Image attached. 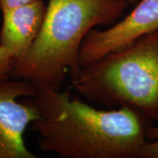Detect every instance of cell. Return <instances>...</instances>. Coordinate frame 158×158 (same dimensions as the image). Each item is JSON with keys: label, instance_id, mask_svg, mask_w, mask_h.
I'll use <instances>...</instances> for the list:
<instances>
[{"label": "cell", "instance_id": "6da1fadb", "mask_svg": "<svg viewBox=\"0 0 158 158\" xmlns=\"http://www.w3.org/2000/svg\"><path fill=\"white\" fill-rule=\"evenodd\" d=\"M31 123L42 152L64 158H139L151 120L127 106L100 110L68 90L37 87Z\"/></svg>", "mask_w": 158, "mask_h": 158}, {"label": "cell", "instance_id": "7a4b0ae2", "mask_svg": "<svg viewBox=\"0 0 158 158\" xmlns=\"http://www.w3.org/2000/svg\"><path fill=\"white\" fill-rule=\"evenodd\" d=\"M127 5L124 0H48L38 36L15 62L12 78L60 89L67 75L72 80L80 72L79 51L86 35L114 23Z\"/></svg>", "mask_w": 158, "mask_h": 158}, {"label": "cell", "instance_id": "3957f363", "mask_svg": "<svg viewBox=\"0 0 158 158\" xmlns=\"http://www.w3.org/2000/svg\"><path fill=\"white\" fill-rule=\"evenodd\" d=\"M71 81L90 101L130 107L158 121V30L82 67Z\"/></svg>", "mask_w": 158, "mask_h": 158}, {"label": "cell", "instance_id": "277c9868", "mask_svg": "<svg viewBox=\"0 0 158 158\" xmlns=\"http://www.w3.org/2000/svg\"><path fill=\"white\" fill-rule=\"evenodd\" d=\"M37 93L29 81L0 80V158H37L23 140L26 128L38 117L31 98Z\"/></svg>", "mask_w": 158, "mask_h": 158}, {"label": "cell", "instance_id": "5b68a950", "mask_svg": "<svg viewBox=\"0 0 158 158\" xmlns=\"http://www.w3.org/2000/svg\"><path fill=\"white\" fill-rule=\"evenodd\" d=\"M158 30V0H138L128 14L105 29H92L79 51L81 68Z\"/></svg>", "mask_w": 158, "mask_h": 158}, {"label": "cell", "instance_id": "8992f818", "mask_svg": "<svg viewBox=\"0 0 158 158\" xmlns=\"http://www.w3.org/2000/svg\"><path fill=\"white\" fill-rule=\"evenodd\" d=\"M45 7L42 0L2 12L0 45L13 55L15 62L31 48L42 27Z\"/></svg>", "mask_w": 158, "mask_h": 158}, {"label": "cell", "instance_id": "52a82bcc", "mask_svg": "<svg viewBox=\"0 0 158 158\" xmlns=\"http://www.w3.org/2000/svg\"><path fill=\"white\" fill-rule=\"evenodd\" d=\"M147 140L140 152L139 158H158V125L150 124L146 133Z\"/></svg>", "mask_w": 158, "mask_h": 158}, {"label": "cell", "instance_id": "ba28073f", "mask_svg": "<svg viewBox=\"0 0 158 158\" xmlns=\"http://www.w3.org/2000/svg\"><path fill=\"white\" fill-rule=\"evenodd\" d=\"M15 59L7 48L0 45V80L12 78Z\"/></svg>", "mask_w": 158, "mask_h": 158}, {"label": "cell", "instance_id": "9c48e42d", "mask_svg": "<svg viewBox=\"0 0 158 158\" xmlns=\"http://www.w3.org/2000/svg\"><path fill=\"white\" fill-rule=\"evenodd\" d=\"M36 0H0V10L2 12L27 5Z\"/></svg>", "mask_w": 158, "mask_h": 158}, {"label": "cell", "instance_id": "30bf717a", "mask_svg": "<svg viewBox=\"0 0 158 158\" xmlns=\"http://www.w3.org/2000/svg\"><path fill=\"white\" fill-rule=\"evenodd\" d=\"M124 1L127 4H128V5H130V4H134L138 2V0H124Z\"/></svg>", "mask_w": 158, "mask_h": 158}]
</instances>
